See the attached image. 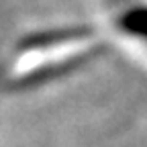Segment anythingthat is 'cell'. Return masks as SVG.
Listing matches in <instances>:
<instances>
[{"instance_id":"6da1fadb","label":"cell","mask_w":147,"mask_h":147,"mask_svg":"<svg viewBox=\"0 0 147 147\" xmlns=\"http://www.w3.org/2000/svg\"><path fill=\"white\" fill-rule=\"evenodd\" d=\"M110 47L98 21L65 23L21 37L12 47L6 88L29 92L92 63Z\"/></svg>"},{"instance_id":"7a4b0ae2","label":"cell","mask_w":147,"mask_h":147,"mask_svg":"<svg viewBox=\"0 0 147 147\" xmlns=\"http://www.w3.org/2000/svg\"><path fill=\"white\" fill-rule=\"evenodd\" d=\"M98 27L110 45L125 47L147 65V0H113Z\"/></svg>"}]
</instances>
